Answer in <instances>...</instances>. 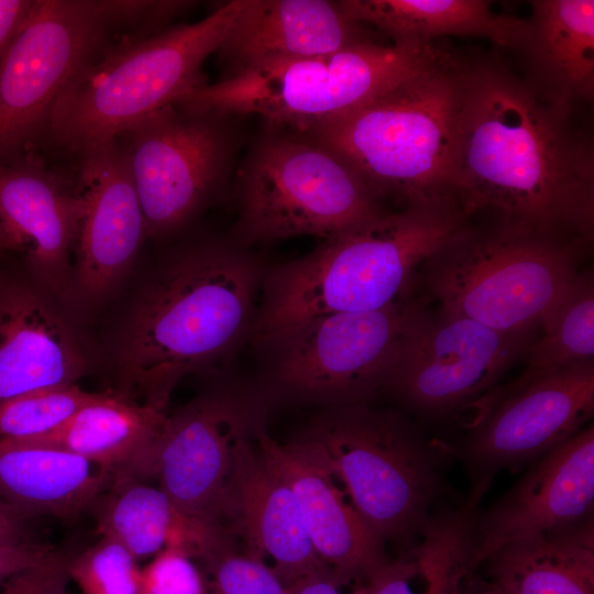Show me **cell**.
<instances>
[{
  "instance_id": "cell-19",
  "label": "cell",
  "mask_w": 594,
  "mask_h": 594,
  "mask_svg": "<svg viewBox=\"0 0 594 594\" xmlns=\"http://www.w3.org/2000/svg\"><path fill=\"white\" fill-rule=\"evenodd\" d=\"M255 441L263 461L295 495L315 552L332 579L341 586L367 581L388 559L330 472L295 440L275 441L265 425Z\"/></svg>"
},
{
  "instance_id": "cell-15",
  "label": "cell",
  "mask_w": 594,
  "mask_h": 594,
  "mask_svg": "<svg viewBox=\"0 0 594 594\" xmlns=\"http://www.w3.org/2000/svg\"><path fill=\"white\" fill-rule=\"evenodd\" d=\"M594 413V360L541 378L480 415L460 449L475 483L558 447Z\"/></svg>"
},
{
  "instance_id": "cell-8",
  "label": "cell",
  "mask_w": 594,
  "mask_h": 594,
  "mask_svg": "<svg viewBox=\"0 0 594 594\" xmlns=\"http://www.w3.org/2000/svg\"><path fill=\"white\" fill-rule=\"evenodd\" d=\"M435 42L373 38L340 51L251 67L174 102L223 116L254 114L267 128L304 132L391 89L439 57Z\"/></svg>"
},
{
  "instance_id": "cell-20",
  "label": "cell",
  "mask_w": 594,
  "mask_h": 594,
  "mask_svg": "<svg viewBox=\"0 0 594 594\" xmlns=\"http://www.w3.org/2000/svg\"><path fill=\"white\" fill-rule=\"evenodd\" d=\"M372 38L340 1L244 0L217 50L227 77L258 65L333 53Z\"/></svg>"
},
{
  "instance_id": "cell-16",
  "label": "cell",
  "mask_w": 594,
  "mask_h": 594,
  "mask_svg": "<svg viewBox=\"0 0 594 594\" xmlns=\"http://www.w3.org/2000/svg\"><path fill=\"white\" fill-rule=\"evenodd\" d=\"M594 426L531 462L524 476L482 516L475 515L468 571L501 547L593 517Z\"/></svg>"
},
{
  "instance_id": "cell-13",
  "label": "cell",
  "mask_w": 594,
  "mask_h": 594,
  "mask_svg": "<svg viewBox=\"0 0 594 594\" xmlns=\"http://www.w3.org/2000/svg\"><path fill=\"white\" fill-rule=\"evenodd\" d=\"M112 31L105 0H35L0 66V163L45 143L58 98Z\"/></svg>"
},
{
  "instance_id": "cell-26",
  "label": "cell",
  "mask_w": 594,
  "mask_h": 594,
  "mask_svg": "<svg viewBox=\"0 0 594 594\" xmlns=\"http://www.w3.org/2000/svg\"><path fill=\"white\" fill-rule=\"evenodd\" d=\"M482 565L506 594H594V519L507 543Z\"/></svg>"
},
{
  "instance_id": "cell-9",
  "label": "cell",
  "mask_w": 594,
  "mask_h": 594,
  "mask_svg": "<svg viewBox=\"0 0 594 594\" xmlns=\"http://www.w3.org/2000/svg\"><path fill=\"white\" fill-rule=\"evenodd\" d=\"M233 241L245 248L300 235L327 239L385 210L333 151L284 129L267 131L238 170Z\"/></svg>"
},
{
  "instance_id": "cell-12",
  "label": "cell",
  "mask_w": 594,
  "mask_h": 594,
  "mask_svg": "<svg viewBox=\"0 0 594 594\" xmlns=\"http://www.w3.org/2000/svg\"><path fill=\"white\" fill-rule=\"evenodd\" d=\"M408 301L366 312L324 315L252 346L274 391L328 406L366 403L384 389L397 359Z\"/></svg>"
},
{
  "instance_id": "cell-6",
  "label": "cell",
  "mask_w": 594,
  "mask_h": 594,
  "mask_svg": "<svg viewBox=\"0 0 594 594\" xmlns=\"http://www.w3.org/2000/svg\"><path fill=\"white\" fill-rule=\"evenodd\" d=\"M294 440L343 483L382 546L421 536L431 525L441 455L404 415L366 403L328 406Z\"/></svg>"
},
{
  "instance_id": "cell-18",
  "label": "cell",
  "mask_w": 594,
  "mask_h": 594,
  "mask_svg": "<svg viewBox=\"0 0 594 594\" xmlns=\"http://www.w3.org/2000/svg\"><path fill=\"white\" fill-rule=\"evenodd\" d=\"M77 188L84 210L77 239V287L92 299L107 293L147 238L129 166L117 141L80 156Z\"/></svg>"
},
{
  "instance_id": "cell-32",
  "label": "cell",
  "mask_w": 594,
  "mask_h": 594,
  "mask_svg": "<svg viewBox=\"0 0 594 594\" xmlns=\"http://www.w3.org/2000/svg\"><path fill=\"white\" fill-rule=\"evenodd\" d=\"M82 594H140L138 560L120 543L101 537L66 563Z\"/></svg>"
},
{
  "instance_id": "cell-27",
  "label": "cell",
  "mask_w": 594,
  "mask_h": 594,
  "mask_svg": "<svg viewBox=\"0 0 594 594\" xmlns=\"http://www.w3.org/2000/svg\"><path fill=\"white\" fill-rule=\"evenodd\" d=\"M340 4L352 19L394 42L471 35L520 50L529 33L528 20L494 12L483 0H342Z\"/></svg>"
},
{
  "instance_id": "cell-40",
  "label": "cell",
  "mask_w": 594,
  "mask_h": 594,
  "mask_svg": "<svg viewBox=\"0 0 594 594\" xmlns=\"http://www.w3.org/2000/svg\"><path fill=\"white\" fill-rule=\"evenodd\" d=\"M24 535V517L0 497V544L25 541Z\"/></svg>"
},
{
  "instance_id": "cell-34",
  "label": "cell",
  "mask_w": 594,
  "mask_h": 594,
  "mask_svg": "<svg viewBox=\"0 0 594 594\" xmlns=\"http://www.w3.org/2000/svg\"><path fill=\"white\" fill-rule=\"evenodd\" d=\"M191 556L168 547L140 571V594H207L204 573Z\"/></svg>"
},
{
  "instance_id": "cell-31",
  "label": "cell",
  "mask_w": 594,
  "mask_h": 594,
  "mask_svg": "<svg viewBox=\"0 0 594 594\" xmlns=\"http://www.w3.org/2000/svg\"><path fill=\"white\" fill-rule=\"evenodd\" d=\"M99 396L98 393H89L72 384L8 399L0 404V440L31 439L46 435Z\"/></svg>"
},
{
  "instance_id": "cell-23",
  "label": "cell",
  "mask_w": 594,
  "mask_h": 594,
  "mask_svg": "<svg viewBox=\"0 0 594 594\" xmlns=\"http://www.w3.org/2000/svg\"><path fill=\"white\" fill-rule=\"evenodd\" d=\"M168 415L148 404L100 394L53 431L21 439L92 461L114 477L155 475L156 453Z\"/></svg>"
},
{
  "instance_id": "cell-38",
  "label": "cell",
  "mask_w": 594,
  "mask_h": 594,
  "mask_svg": "<svg viewBox=\"0 0 594 594\" xmlns=\"http://www.w3.org/2000/svg\"><path fill=\"white\" fill-rule=\"evenodd\" d=\"M35 0H0V66L28 21Z\"/></svg>"
},
{
  "instance_id": "cell-11",
  "label": "cell",
  "mask_w": 594,
  "mask_h": 594,
  "mask_svg": "<svg viewBox=\"0 0 594 594\" xmlns=\"http://www.w3.org/2000/svg\"><path fill=\"white\" fill-rule=\"evenodd\" d=\"M266 410L261 393L233 383L199 394L167 418L155 476L207 547L230 541L237 450L265 425Z\"/></svg>"
},
{
  "instance_id": "cell-43",
  "label": "cell",
  "mask_w": 594,
  "mask_h": 594,
  "mask_svg": "<svg viewBox=\"0 0 594 594\" xmlns=\"http://www.w3.org/2000/svg\"><path fill=\"white\" fill-rule=\"evenodd\" d=\"M62 594H65V593H62Z\"/></svg>"
},
{
  "instance_id": "cell-35",
  "label": "cell",
  "mask_w": 594,
  "mask_h": 594,
  "mask_svg": "<svg viewBox=\"0 0 594 594\" xmlns=\"http://www.w3.org/2000/svg\"><path fill=\"white\" fill-rule=\"evenodd\" d=\"M191 1H121L106 0L114 30H139L140 36L145 29L157 28L182 14L194 6Z\"/></svg>"
},
{
  "instance_id": "cell-30",
  "label": "cell",
  "mask_w": 594,
  "mask_h": 594,
  "mask_svg": "<svg viewBox=\"0 0 594 594\" xmlns=\"http://www.w3.org/2000/svg\"><path fill=\"white\" fill-rule=\"evenodd\" d=\"M473 510L435 518L419 543L387 560L366 581L371 594H446L466 572Z\"/></svg>"
},
{
  "instance_id": "cell-2",
  "label": "cell",
  "mask_w": 594,
  "mask_h": 594,
  "mask_svg": "<svg viewBox=\"0 0 594 594\" xmlns=\"http://www.w3.org/2000/svg\"><path fill=\"white\" fill-rule=\"evenodd\" d=\"M266 268L233 242L175 253L139 299L121 341L117 375L124 394L166 410L187 374L220 370L250 340Z\"/></svg>"
},
{
  "instance_id": "cell-28",
  "label": "cell",
  "mask_w": 594,
  "mask_h": 594,
  "mask_svg": "<svg viewBox=\"0 0 594 594\" xmlns=\"http://www.w3.org/2000/svg\"><path fill=\"white\" fill-rule=\"evenodd\" d=\"M96 504L101 537L124 547L136 560L168 547L198 557L205 542L160 488L133 476H117Z\"/></svg>"
},
{
  "instance_id": "cell-1",
  "label": "cell",
  "mask_w": 594,
  "mask_h": 594,
  "mask_svg": "<svg viewBox=\"0 0 594 594\" xmlns=\"http://www.w3.org/2000/svg\"><path fill=\"white\" fill-rule=\"evenodd\" d=\"M576 105L492 57L464 59L451 197L469 223L580 245L593 234L594 161Z\"/></svg>"
},
{
  "instance_id": "cell-24",
  "label": "cell",
  "mask_w": 594,
  "mask_h": 594,
  "mask_svg": "<svg viewBox=\"0 0 594 594\" xmlns=\"http://www.w3.org/2000/svg\"><path fill=\"white\" fill-rule=\"evenodd\" d=\"M114 476L78 454L0 440V497L18 514L69 517L92 506Z\"/></svg>"
},
{
  "instance_id": "cell-10",
  "label": "cell",
  "mask_w": 594,
  "mask_h": 594,
  "mask_svg": "<svg viewBox=\"0 0 594 594\" xmlns=\"http://www.w3.org/2000/svg\"><path fill=\"white\" fill-rule=\"evenodd\" d=\"M231 118L172 102L114 138L139 195L147 238L183 229L224 189L237 151Z\"/></svg>"
},
{
  "instance_id": "cell-5",
  "label": "cell",
  "mask_w": 594,
  "mask_h": 594,
  "mask_svg": "<svg viewBox=\"0 0 594 594\" xmlns=\"http://www.w3.org/2000/svg\"><path fill=\"white\" fill-rule=\"evenodd\" d=\"M243 3L232 0L196 23L109 43L62 92L45 142L80 156L205 85L202 65Z\"/></svg>"
},
{
  "instance_id": "cell-17",
  "label": "cell",
  "mask_w": 594,
  "mask_h": 594,
  "mask_svg": "<svg viewBox=\"0 0 594 594\" xmlns=\"http://www.w3.org/2000/svg\"><path fill=\"white\" fill-rule=\"evenodd\" d=\"M84 202L77 185L37 152L0 163V242L21 253L38 280L66 286Z\"/></svg>"
},
{
  "instance_id": "cell-37",
  "label": "cell",
  "mask_w": 594,
  "mask_h": 594,
  "mask_svg": "<svg viewBox=\"0 0 594 594\" xmlns=\"http://www.w3.org/2000/svg\"><path fill=\"white\" fill-rule=\"evenodd\" d=\"M57 557L46 547L29 540L0 544V583L26 570L43 565Z\"/></svg>"
},
{
  "instance_id": "cell-36",
  "label": "cell",
  "mask_w": 594,
  "mask_h": 594,
  "mask_svg": "<svg viewBox=\"0 0 594 594\" xmlns=\"http://www.w3.org/2000/svg\"><path fill=\"white\" fill-rule=\"evenodd\" d=\"M67 579L66 561L56 557L4 580L0 583V594H62Z\"/></svg>"
},
{
  "instance_id": "cell-29",
  "label": "cell",
  "mask_w": 594,
  "mask_h": 594,
  "mask_svg": "<svg viewBox=\"0 0 594 594\" xmlns=\"http://www.w3.org/2000/svg\"><path fill=\"white\" fill-rule=\"evenodd\" d=\"M594 280L579 273L562 301L539 331L522 359L525 369L510 384L492 389L475 404L484 414L499 400L564 369L593 360Z\"/></svg>"
},
{
  "instance_id": "cell-7",
  "label": "cell",
  "mask_w": 594,
  "mask_h": 594,
  "mask_svg": "<svg viewBox=\"0 0 594 594\" xmlns=\"http://www.w3.org/2000/svg\"><path fill=\"white\" fill-rule=\"evenodd\" d=\"M582 245L468 224L420 267L443 314L504 333L540 331L579 275Z\"/></svg>"
},
{
  "instance_id": "cell-22",
  "label": "cell",
  "mask_w": 594,
  "mask_h": 594,
  "mask_svg": "<svg viewBox=\"0 0 594 594\" xmlns=\"http://www.w3.org/2000/svg\"><path fill=\"white\" fill-rule=\"evenodd\" d=\"M85 358L66 324L31 289L0 287V404L75 384Z\"/></svg>"
},
{
  "instance_id": "cell-25",
  "label": "cell",
  "mask_w": 594,
  "mask_h": 594,
  "mask_svg": "<svg viewBox=\"0 0 594 594\" xmlns=\"http://www.w3.org/2000/svg\"><path fill=\"white\" fill-rule=\"evenodd\" d=\"M520 48L527 78L550 98L590 102L594 95V1L535 0Z\"/></svg>"
},
{
  "instance_id": "cell-21",
  "label": "cell",
  "mask_w": 594,
  "mask_h": 594,
  "mask_svg": "<svg viewBox=\"0 0 594 594\" xmlns=\"http://www.w3.org/2000/svg\"><path fill=\"white\" fill-rule=\"evenodd\" d=\"M254 438L242 440L237 450L230 534L242 537L248 556L261 561L270 557L271 569L286 587L310 574L329 573L315 552L295 495L252 448Z\"/></svg>"
},
{
  "instance_id": "cell-39",
  "label": "cell",
  "mask_w": 594,
  "mask_h": 594,
  "mask_svg": "<svg viewBox=\"0 0 594 594\" xmlns=\"http://www.w3.org/2000/svg\"><path fill=\"white\" fill-rule=\"evenodd\" d=\"M339 585L330 573H315L305 576L287 587L288 594H341ZM352 594H371L367 583H358Z\"/></svg>"
},
{
  "instance_id": "cell-4",
  "label": "cell",
  "mask_w": 594,
  "mask_h": 594,
  "mask_svg": "<svg viewBox=\"0 0 594 594\" xmlns=\"http://www.w3.org/2000/svg\"><path fill=\"white\" fill-rule=\"evenodd\" d=\"M464 58L447 48L391 89L298 132L326 145L380 202L454 204L451 172Z\"/></svg>"
},
{
  "instance_id": "cell-42",
  "label": "cell",
  "mask_w": 594,
  "mask_h": 594,
  "mask_svg": "<svg viewBox=\"0 0 594 594\" xmlns=\"http://www.w3.org/2000/svg\"><path fill=\"white\" fill-rule=\"evenodd\" d=\"M2 251V248H1V242H0V252Z\"/></svg>"
},
{
  "instance_id": "cell-33",
  "label": "cell",
  "mask_w": 594,
  "mask_h": 594,
  "mask_svg": "<svg viewBox=\"0 0 594 594\" xmlns=\"http://www.w3.org/2000/svg\"><path fill=\"white\" fill-rule=\"evenodd\" d=\"M199 559L205 566L207 594H288L270 565L230 546L212 548Z\"/></svg>"
},
{
  "instance_id": "cell-3",
  "label": "cell",
  "mask_w": 594,
  "mask_h": 594,
  "mask_svg": "<svg viewBox=\"0 0 594 594\" xmlns=\"http://www.w3.org/2000/svg\"><path fill=\"white\" fill-rule=\"evenodd\" d=\"M468 226L450 205L383 212L266 270L250 340L309 319L366 312L405 299L417 270Z\"/></svg>"
},
{
  "instance_id": "cell-14",
  "label": "cell",
  "mask_w": 594,
  "mask_h": 594,
  "mask_svg": "<svg viewBox=\"0 0 594 594\" xmlns=\"http://www.w3.org/2000/svg\"><path fill=\"white\" fill-rule=\"evenodd\" d=\"M535 340V333H504L408 302L384 391L416 414H449L490 393Z\"/></svg>"
},
{
  "instance_id": "cell-41",
  "label": "cell",
  "mask_w": 594,
  "mask_h": 594,
  "mask_svg": "<svg viewBox=\"0 0 594 594\" xmlns=\"http://www.w3.org/2000/svg\"><path fill=\"white\" fill-rule=\"evenodd\" d=\"M446 594H506L491 581L475 578L473 573L459 575Z\"/></svg>"
}]
</instances>
